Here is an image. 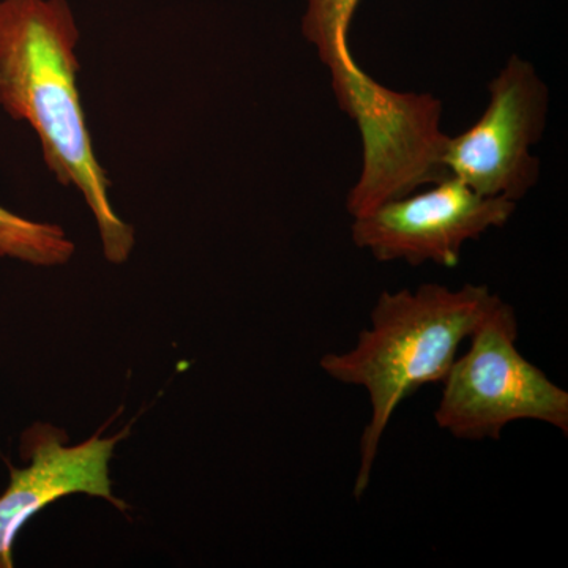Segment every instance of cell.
<instances>
[{
	"label": "cell",
	"mask_w": 568,
	"mask_h": 568,
	"mask_svg": "<svg viewBox=\"0 0 568 568\" xmlns=\"http://www.w3.org/2000/svg\"><path fill=\"white\" fill-rule=\"evenodd\" d=\"M361 0H306L302 32L331 73L338 106L357 123L365 162L390 163L420 144L435 118L429 93L396 92L354 61L349 31Z\"/></svg>",
	"instance_id": "8992f818"
},
{
	"label": "cell",
	"mask_w": 568,
	"mask_h": 568,
	"mask_svg": "<svg viewBox=\"0 0 568 568\" xmlns=\"http://www.w3.org/2000/svg\"><path fill=\"white\" fill-rule=\"evenodd\" d=\"M517 204L484 196L447 175L426 192H413L354 216L351 237L379 263H432L454 268L467 242L510 222Z\"/></svg>",
	"instance_id": "5b68a950"
},
{
	"label": "cell",
	"mask_w": 568,
	"mask_h": 568,
	"mask_svg": "<svg viewBox=\"0 0 568 568\" xmlns=\"http://www.w3.org/2000/svg\"><path fill=\"white\" fill-rule=\"evenodd\" d=\"M78 39L65 0H0V106L36 130L51 173L77 186L95 216L104 257L122 264L132 254L134 233L112 209L110 181L85 125Z\"/></svg>",
	"instance_id": "6da1fadb"
},
{
	"label": "cell",
	"mask_w": 568,
	"mask_h": 568,
	"mask_svg": "<svg viewBox=\"0 0 568 568\" xmlns=\"http://www.w3.org/2000/svg\"><path fill=\"white\" fill-rule=\"evenodd\" d=\"M488 92L484 114L465 132L447 136L440 164L474 192L518 203L540 179L532 148L547 130L549 89L532 63L511 54Z\"/></svg>",
	"instance_id": "277c9868"
},
{
	"label": "cell",
	"mask_w": 568,
	"mask_h": 568,
	"mask_svg": "<svg viewBox=\"0 0 568 568\" xmlns=\"http://www.w3.org/2000/svg\"><path fill=\"white\" fill-rule=\"evenodd\" d=\"M514 306L500 302L457 355L435 410L437 426L457 439H500L519 420L541 422L568 435V394L518 346Z\"/></svg>",
	"instance_id": "3957f363"
},
{
	"label": "cell",
	"mask_w": 568,
	"mask_h": 568,
	"mask_svg": "<svg viewBox=\"0 0 568 568\" xmlns=\"http://www.w3.org/2000/svg\"><path fill=\"white\" fill-rule=\"evenodd\" d=\"M503 302L487 284L458 290L425 283L417 290L384 291L369 327L346 353L325 354V375L368 395L369 420L361 437L354 496L362 499L372 480L381 440L399 405L426 384L443 383L459 347Z\"/></svg>",
	"instance_id": "7a4b0ae2"
},
{
	"label": "cell",
	"mask_w": 568,
	"mask_h": 568,
	"mask_svg": "<svg viewBox=\"0 0 568 568\" xmlns=\"http://www.w3.org/2000/svg\"><path fill=\"white\" fill-rule=\"evenodd\" d=\"M129 428L115 436L93 435L70 446L62 429L36 424L21 437L24 467H11L10 484L0 495V568H11L18 534L44 507L70 495L102 497L126 510L114 496L110 476L115 447Z\"/></svg>",
	"instance_id": "52a82bcc"
},
{
	"label": "cell",
	"mask_w": 568,
	"mask_h": 568,
	"mask_svg": "<svg viewBox=\"0 0 568 568\" xmlns=\"http://www.w3.org/2000/svg\"><path fill=\"white\" fill-rule=\"evenodd\" d=\"M74 244L58 224L33 222L0 205V257L41 267L69 263Z\"/></svg>",
	"instance_id": "ba28073f"
}]
</instances>
